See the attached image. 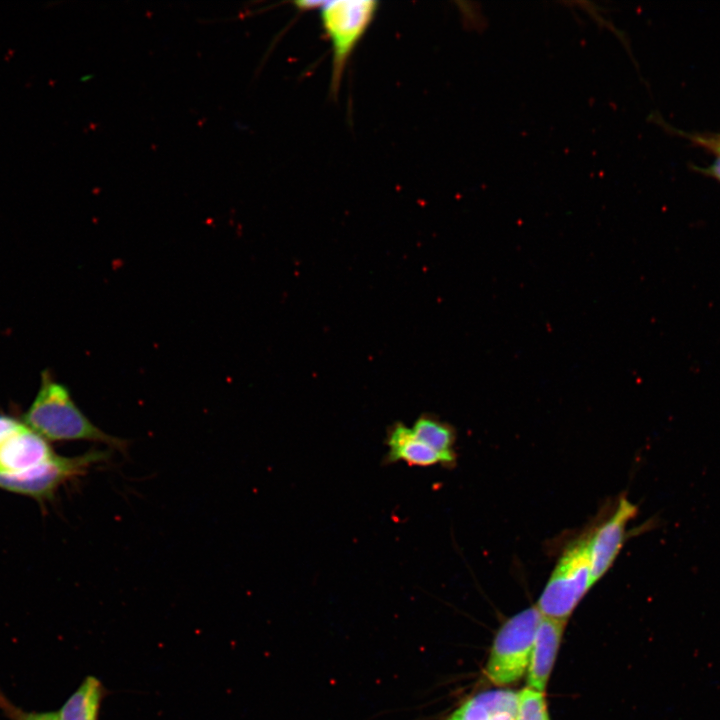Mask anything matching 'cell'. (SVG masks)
Wrapping results in <instances>:
<instances>
[{
  "instance_id": "cell-1",
  "label": "cell",
  "mask_w": 720,
  "mask_h": 720,
  "mask_svg": "<svg viewBox=\"0 0 720 720\" xmlns=\"http://www.w3.org/2000/svg\"><path fill=\"white\" fill-rule=\"evenodd\" d=\"M21 421L47 441H95L121 451L127 447L124 439L107 434L90 421L67 386L49 370L42 372L38 392Z\"/></svg>"
},
{
  "instance_id": "cell-9",
  "label": "cell",
  "mask_w": 720,
  "mask_h": 720,
  "mask_svg": "<svg viewBox=\"0 0 720 720\" xmlns=\"http://www.w3.org/2000/svg\"><path fill=\"white\" fill-rule=\"evenodd\" d=\"M386 444L389 462L402 461L421 467L440 464L448 467L445 458L440 453L419 440L411 427H407L403 423H397L391 428Z\"/></svg>"
},
{
  "instance_id": "cell-3",
  "label": "cell",
  "mask_w": 720,
  "mask_h": 720,
  "mask_svg": "<svg viewBox=\"0 0 720 720\" xmlns=\"http://www.w3.org/2000/svg\"><path fill=\"white\" fill-rule=\"evenodd\" d=\"M541 619L542 614L534 606L517 613L500 627L485 668L493 685L509 686L527 672Z\"/></svg>"
},
{
  "instance_id": "cell-7",
  "label": "cell",
  "mask_w": 720,
  "mask_h": 720,
  "mask_svg": "<svg viewBox=\"0 0 720 720\" xmlns=\"http://www.w3.org/2000/svg\"><path fill=\"white\" fill-rule=\"evenodd\" d=\"M55 455L49 441L22 422L0 443V474L27 471Z\"/></svg>"
},
{
  "instance_id": "cell-4",
  "label": "cell",
  "mask_w": 720,
  "mask_h": 720,
  "mask_svg": "<svg viewBox=\"0 0 720 720\" xmlns=\"http://www.w3.org/2000/svg\"><path fill=\"white\" fill-rule=\"evenodd\" d=\"M323 28L332 46V89L341 81L345 65L378 10L372 0L325 1L319 9Z\"/></svg>"
},
{
  "instance_id": "cell-10",
  "label": "cell",
  "mask_w": 720,
  "mask_h": 720,
  "mask_svg": "<svg viewBox=\"0 0 720 720\" xmlns=\"http://www.w3.org/2000/svg\"><path fill=\"white\" fill-rule=\"evenodd\" d=\"M516 707L517 693L508 689L490 690L468 698L444 720H490L496 713Z\"/></svg>"
},
{
  "instance_id": "cell-15",
  "label": "cell",
  "mask_w": 720,
  "mask_h": 720,
  "mask_svg": "<svg viewBox=\"0 0 720 720\" xmlns=\"http://www.w3.org/2000/svg\"><path fill=\"white\" fill-rule=\"evenodd\" d=\"M22 424L21 419L0 414V443Z\"/></svg>"
},
{
  "instance_id": "cell-17",
  "label": "cell",
  "mask_w": 720,
  "mask_h": 720,
  "mask_svg": "<svg viewBox=\"0 0 720 720\" xmlns=\"http://www.w3.org/2000/svg\"><path fill=\"white\" fill-rule=\"evenodd\" d=\"M516 709L496 713L490 720H515Z\"/></svg>"
},
{
  "instance_id": "cell-14",
  "label": "cell",
  "mask_w": 720,
  "mask_h": 720,
  "mask_svg": "<svg viewBox=\"0 0 720 720\" xmlns=\"http://www.w3.org/2000/svg\"><path fill=\"white\" fill-rule=\"evenodd\" d=\"M0 708L11 720H59L58 712L25 711L14 706L1 693Z\"/></svg>"
},
{
  "instance_id": "cell-5",
  "label": "cell",
  "mask_w": 720,
  "mask_h": 720,
  "mask_svg": "<svg viewBox=\"0 0 720 720\" xmlns=\"http://www.w3.org/2000/svg\"><path fill=\"white\" fill-rule=\"evenodd\" d=\"M110 457L109 451L92 449L77 456L56 454L50 460L15 474H0V489L43 502L55 496L66 482L84 475L94 464Z\"/></svg>"
},
{
  "instance_id": "cell-11",
  "label": "cell",
  "mask_w": 720,
  "mask_h": 720,
  "mask_svg": "<svg viewBox=\"0 0 720 720\" xmlns=\"http://www.w3.org/2000/svg\"><path fill=\"white\" fill-rule=\"evenodd\" d=\"M104 686L94 676H87L58 712L59 720H98Z\"/></svg>"
},
{
  "instance_id": "cell-18",
  "label": "cell",
  "mask_w": 720,
  "mask_h": 720,
  "mask_svg": "<svg viewBox=\"0 0 720 720\" xmlns=\"http://www.w3.org/2000/svg\"><path fill=\"white\" fill-rule=\"evenodd\" d=\"M705 144L710 146L716 152H719L720 151V136L705 140Z\"/></svg>"
},
{
  "instance_id": "cell-12",
  "label": "cell",
  "mask_w": 720,
  "mask_h": 720,
  "mask_svg": "<svg viewBox=\"0 0 720 720\" xmlns=\"http://www.w3.org/2000/svg\"><path fill=\"white\" fill-rule=\"evenodd\" d=\"M411 429L419 440L445 458L448 467L456 463V453L454 451L456 435L449 424L431 416H422L415 421Z\"/></svg>"
},
{
  "instance_id": "cell-13",
  "label": "cell",
  "mask_w": 720,
  "mask_h": 720,
  "mask_svg": "<svg viewBox=\"0 0 720 720\" xmlns=\"http://www.w3.org/2000/svg\"><path fill=\"white\" fill-rule=\"evenodd\" d=\"M515 720H550L544 693L528 687L517 693Z\"/></svg>"
},
{
  "instance_id": "cell-16",
  "label": "cell",
  "mask_w": 720,
  "mask_h": 720,
  "mask_svg": "<svg viewBox=\"0 0 720 720\" xmlns=\"http://www.w3.org/2000/svg\"><path fill=\"white\" fill-rule=\"evenodd\" d=\"M714 162L705 170L706 173L720 181V151Z\"/></svg>"
},
{
  "instance_id": "cell-8",
  "label": "cell",
  "mask_w": 720,
  "mask_h": 720,
  "mask_svg": "<svg viewBox=\"0 0 720 720\" xmlns=\"http://www.w3.org/2000/svg\"><path fill=\"white\" fill-rule=\"evenodd\" d=\"M565 626L566 621L542 616L527 669L528 688L545 692Z\"/></svg>"
},
{
  "instance_id": "cell-2",
  "label": "cell",
  "mask_w": 720,
  "mask_h": 720,
  "mask_svg": "<svg viewBox=\"0 0 720 720\" xmlns=\"http://www.w3.org/2000/svg\"><path fill=\"white\" fill-rule=\"evenodd\" d=\"M593 585L586 531L567 543L535 606L542 616L567 622Z\"/></svg>"
},
{
  "instance_id": "cell-6",
  "label": "cell",
  "mask_w": 720,
  "mask_h": 720,
  "mask_svg": "<svg viewBox=\"0 0 720 720\" xmlns=\"http://www.w3.org/2000/svg\"><path fill=\"white\" fill-rule=\"evenodd\" d=\"M637 514L638 506L623 495L608 518L588 530V551L594 584L612 567L628 536L627 525Z\"/></svg>"
}]
</instances>
